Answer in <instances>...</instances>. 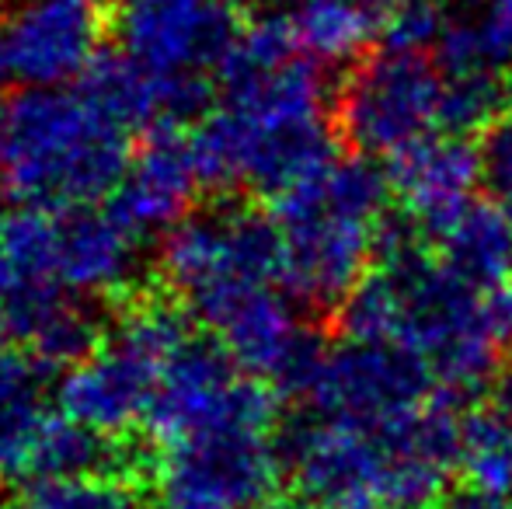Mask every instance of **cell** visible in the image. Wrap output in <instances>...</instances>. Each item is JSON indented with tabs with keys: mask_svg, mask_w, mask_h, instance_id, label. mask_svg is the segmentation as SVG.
<instances>
[{
	"mask_svg": "<svg viewBox=\"0 0 512 509\" xmlns=\"http://www.w3.org/2000/svg\"><path fill=\"white\" fill-rule=\"evenodd\" d=\"M488 14L512 35V0H488Z\"/></svg>",
	"mask_w": 512,
	"mask_h": 509,
	"instance_id": "cell-29",
	"label": "cell"
},
{
	"mask_svg": "<svg viewBox=\"0 0 512 509\" xmlns=\"http://www.w3.org/2000/svg\"><path fill=\"white\" fill-rule=\"evenodd\" d=\"M74 475H126L115 440L67 419L53 415L32 457L28 478H74Z\"/></svg>",
	"mask_w": 512,
	"mask_h": 509,
	"instance_id": "cell-21",
	"label": "cell"
},
{
	"mask_svg": "<svg viewBox=\"0 0 512 509\" xmlns=\"http://www.w3.org/2000/svg\"><path fill=\"white\" fill-rule=\"evenodd\" d=\"M387 196L391 178L370 157L352 154L272 199L283 234V286L300 304L338 311L363 283L387 231Z\"/></svg>",
	"mask_w": 512,
	"mask_h": 509,
	"instance_id": "cell-4",
	"label": "cell"
},
{
	"mask_svg": "<svg viewBox=\"0 0 512 509\" xmlns=\"http://www.w3.org/2000/svg\"><path fill=\"white\" fill-rule=\"evenodd\" d=\"M136 238L108 210L77 206L60 213V272L74 297H112L129 286L136 272Z\"/></svg>",
	"mask_w": 512,
	"mask_h": 509,
	"instance_id": "cell-17",
	"label": "cell"
},
{
	"mask_svg": "<svg viewBox=\"0 0 512 509\" xmlns=\"http://www.w3.org/2000/svg\"><path fill=\"white\" fill-rule=\"evenodd\" d=\"M119 53L161 77L220 70L241 35L234 0H115Z\"/></svg>",
	"mask_w": 512,
	"mask_h": 509,
	"instance_id": "cell-12",
	"label": "cell"
},
{
	"mask_svg": "<svg viewBox=\"0 0 512 509\" xmlns=\"http://www.w3.org/2000/svg\"><path fill=\"white\" fill-rule=\"evenodd\" d=\"M7 335H4V328H0V367H4V360H7Z\"/></svg>",
	"mask_w": 512,
	"mask_h": 509,
	"instance_id": "cell-32",
	"label": "cell"
},
{
	"mask_svg": "<svg viewBox=\"0 0 512 509\" xmlns=\"http://www.w3.org/2000/svg\"><path fill=\"white\" fill-rule=\"evenodd\" d=\"M478 175L488 196L512 210V112L481 129Z\"/></svg>",
	"mask_w": 512,
	"mask_h": 509,
	"instance_id": "cell-26",
	"label": "cell"
},
{
	"mask_svg": "<svg viewBox=\"0 0 512 509\" xmlns=\"http://www.w3.org/2000/svg\"><path fill=\"white\" fill-rule=\"evenodd\" d=\"M439 258L464 283L478 290H506L512 286V210L495 199L467 203L443 231L432 238Z\"/></svg>",
	"mask_w": 512,
	"mask_h": 509,
	"instance_id": "cell-18",
	"label": "cell"
},
{
	"mask_svg": "<svg viewBox=\"0 0 512 509\" xmlns=\"http://www.w3.org/2000/svg\"><path fill=\"white\" fill-rule=\"evenodd\" d=\"M377 262L394 290L391 342L422 356L443 391H471L499 374L512 339V286L478 290L464 283L398 224H387Z\"/></svg>",
	"mask_w": 512,
	"mask_h": 509,
	"instance_id": "cell-3",
	"label": "cell"
},
{
	"mask_svg": "<svg viewBox=\"0 0 512 509\" xmlns=\"http://www.w3.org/2000/svg\"><path fill=\"white\" fill-rule=\"evenodd\" d=\"M189 321L168 300H140L115 318L98 342L63 370L56 387L60 415L119 440L147 422L164 370L189 342Z\"/></svg>",
	"mask_w": 512,
	"mask_h": 509,
	"instance_id": "cell-5",
	"label": "cell"
},
{
	"mask_svg": "<svg viewBox=\"0 0 512 509\" xmlns=\"http://www.w3.org/2000/svg\"><path fill=\"white\" fill-rule=\"evenodd\" d=\"M432 509H512V499H499V496H485V492H453V496H443Z\"/></svg>",
	"mask_w": 512,
	"mask_h": 509,
	"instance_id": "cell-27",
	"label": "cell"
},
{
	"mask_svg": "<svg viewBox=\"0 0 512 509\" xmlns=\"http://www.w3.org/2000/svg\"><path fill=\"white\" fill-rule=\"evenodd\" d=\"M203 175H199L192 136L185 129H157L147 147L136 150L133 164L112 192V213L136 234H168L192 213Z\"/></svg>",
	"mask_w": 512,
	"mask_h": 509,
	"instance_id": "cell-15",
	"label": "cell"
},
{
	"mask_svg": "<svg viewBox=\"0 0 512 509\" xmlns=\"http://www.w3.org/2000/svg\"><path fill=\"white\" fill-rule=\"evenodd\" d=\"M105 0H18L4 21L11 67L25 88H74L105 56Z\"/></svg>",
	"mask_w": 512,
	"mask_h": 509,
	"instance_id": "cell-14",
	"label": "cell"
},
{
	"mask_svg": "<svg viewBox=\"0 0 512 509\" xmlns=\"http://www.w3.org/2000/svg\"><path fill=\"white\" fill-rule=\"evenodd\" d=\"M439 70L443 77H509L512 35L492 14L457 18L439 39Z\"/></svg>",
	"mask_w": 512,
	"mask_h": 509,
	"instance_id": "cell-23",
	"label": "cell"
},
{
	"mask_svg": "<svg viewBox=\"0 0 512 509\" xmlns=\"http://www.w3.org/2000/svg\"><path fill=\"white\" fill-rule=\"evenodd\" d=\"M331 116L356 154L394 157L443 126V70L425 53L380 46L345 74Z\"/></svg>",
	"mask_w": 512,
	"mask_h": 509,
	"instance_id": "cell-9",
	"label": "cell"
},
{
	"mask_svg": "<svg viewBox=\"0 0 512 509\" xmlns=\"http://www.w3.org/2000/svg\"><path fill=\"white\" fill-rule=\"evenodd\" d=\"M0 328L46 370L74 367L102 335L63 283L60 213L18 206L0 217Z\"/></svg>",
	"mask_w": 512,
	"mask_h": 509,
	"instance_id": "cell-6",
	"label": "cell"
},
{
	"mask_svg": "<svg viewBox=\"0 0 512 509\" xmlns=\"http://www.w3.org/2000/svg\"><path fill=\"white\" fill-rule=\"evenodd\" d=\"M241 419L276 422L272 391L244 374L216 342L189 339L164 370L143 429L154 447H164L199 429Z\"/></svg>",
	"mask_w": 512,
	"mask_h": 509,
	"instance_id": "cell-13",
	"label": "cell"
},
{
	"mask_svg": "<svg viewBox=\"0 0 512 509\" xmlns=\"http://www.w3.org/2000/svg\"><path fill=\"white\" fill-rule=\"evenodd\" d=\"M297 496L317 509H352L391 503L394 457L380 426L321 419L304 412L279 440Z\"/></svg>",
	"mask_w": 512,
	"mask_h": 509,
	"instance_id": "cell-10",
	"label": "cell"
},
{
	"mask_svg": "<svg viewBox=\"0 0 512 509\" xmlns=\"http://www.w3.org/2000/svg\"><path fill=\"white\" fill-rule=\"evenodd\" d=\"M457 468L464 471L467 489L512 499V426L495 408L464 415Z\"/></svg>",
	"mask_w": 512,
	"mask_h": 509,
	"instance_id": "cell-22",
	"label": "cell"
},
{
	"mask_svg": "<svg viewBox=\"0 0 512 509\" xmlns=\"http://www.w3.org/2000/svg\"><path fill=\"white\" fill-rule=\"evenodd\" d=\"M492 408L512 426V363L499 367V374L492 377Z\"/></svg>",
	"mask_w": 512,
	"mask_h": 509,
	"instance_id": "cell-28",
	"label": "cell"
},
{
	"mask_svg": "<svg viewBox=\"0 0 512 509\" xmlns=\"http://www.w3.org/2000/svg\"><path fill=\"white\" fill-rule=\"evenodd\" d=\"M7 77H14L11 67V53H7V39H4V25H0V91H4Z\"/></svg>",
	"mask_w": 512,
	"mask_h": 509,
	"instance_id": "cell-30",
	"label": "cell"
},
{
	"mask_svg": "<svg viewBox=\"0 0 512 509\" xmlns=\"http://www.w3.org/2000/svg\"><path fill=\"white\" fill-rule=\"evenodd\" d=\"M133 129L77 88H25L0 98V192L35 210H77L119 189Z\"/></svg>",
	"mask_w": 512,
	"mask_h": 509,
	"instance_id": "cell-2",
	"label": "cell"
},
{
	"mask_svg": "<svg viewBox=\"0 0 512 509\" xmlns=\"http://www.w3.org/2000/svg\"><path fill=\"white\" fill-rule=\"evenodd\" d=\"M387 178L418 231L436 238L467 203H474L471 192L481 185L478 147L457 133H432L394 154Z\"/></svg>",
	"mask_w": 512,
	"mask_h": 509,
	"instance_id": "cell-16",
	"label": "cell"
},
{
	"mask_svg": "<svg viewBox=\"0 0 512 509\" xmlns=\"http://www.w3.org/2000/svg\"><path fill=\"white\" fill-rule=\"evenodd\" d=\"M161 276L189 314L244 286H283V234L276 217L248 206L189 213L164 234Z\"/></svg>",
	"mask_w": 512,
	"mask_h": 509,
	"instance_id": "cell-8",
	"label": "cell"
},
{
	"mask_svg": "<svg viewBox=\"0 0 512 509\" xmlns=\"http://www.w3.org/2000/svg\"><path fill=\"white\" fill-rule=\"evenodd\" d=\"M11 509H140L129 475L32 478Z\"/></svg>",
	"mask_w": 512,
	"mask_h": 509,
	"instance_id": "cell-24",
	"label": "cell"
},
{
	"mask_svg": "<svg viewBox=\"0 0 512 509\" xmlns=\"http://www.w3.org/2000/svg\"><path fill=\"white\" fill-rule=\"evenodd\" d=\"M276 422H220L157 447L161 509H269L279 499L283 450Z\"/></svg>",
	"mask_w": 512,
	"mask_h": 509,
	"instance_id": "cell-7",
	"label": "cell"
},
{
	"mask_svg": "<svg viewBox=\"0 0 512 509\" xmlns=\"http://www.w3.org/2000/svg\"><path fill=\"white\" fill-rule=\"evenodd\" d=\"M46 367L32 356H7L0 367V478L32 471V457L53 412L46 408Z\"/></svg>",
	"mask_w": 512,
	"mask_h": 509,
	"instance_id": "cell-19",
	"label": "cell"
},
{
	"mask_svg": "<svg viewBox=\"0 0 512 509\" xmlns=\"http://www.w3.org/2000/svg\"><path fill=\"white\" fill-rule=\"evenodd\" d=\"M220 105L192 129L206 189L279 192L335 161V116L314 60L220 74Z\"/></svg>",
	"mask_w": 512,
	"mask_h": 509,
	"instance_id": "cell-1",
	"label": "cell"
},
{
	"mask_svg": "<svg viewBox=\"0 0 512 509\" xmlns=\"http://www.w3.org/2000/svg\"><path fill=\"white\" fill-rule=\"evenodd\" d=\"M352 509H380V506H352Z\"/></svg>",
	"mask_w": 512,
	"mask_h": 509,
	"instance_id": "cell-33",
	"label": "cell"
},
{
	"mask_svg": "<svg viewBox=\"0 0 512 509\" xmlns=\"http://www.w3.org/2000/svg\"><path fill=\"white\" fill-rule=\"evenodd\" d=\"M366 4L373 7L377 14H384V11H391V7H398V4H405V0H366Z\"/></svg>",
	"mask_w": 512,
	"mask_h": 509,
	"instance_id": "cell-31",
	"label": "cell"
},
{
	"mask_svg": "<svg viewBox=\"0 0 512 509\" xmlns=\"http://www.w3.org/2000/svg\"><path fill=\"white\" fill-rule=\"evenodd\" d=\"M446 18L439 0H405L380 14V35L387 49H405V53H425L429 46H439L443 39Z\"/></svg>",
	"mask_w": 512,
	"mask_h": 509,
	"instance_id": "cell-25",
	"label": "cell"
},
{
	"mask_svg": "<svg viewBox=\"0 0 512 509\" xmlns=\"http://www.w3.org/2000/svg\"><path fill=\"white\" fill-rule=\"evenodd\" d=\"M300 56L314 63H352L366 53L380 14L366 0H300L290 11Z\"/></svg>",
	"mask_w": 512,
	"mask_h": 509,
	"instance_id": "cell-20",
	"label": "cell"
},
{
	"mask_svg": "<svg viewBox=\"0 0 512 509\" xmlns=\"http://www.w3.org/2000/svg\"><path fill=\"white\" fill-rule=\"evenodd\" d=\"M436 374L418 353L398 342H352L324 349L304 401L310 415L345 419L359 426L398 419L436 394Z\"/></svg>",
	"mask_w": 512,
	"mask_h": 509,
	"instance_id": "cell-11",
	"label": "cell"
}]
</instances>
